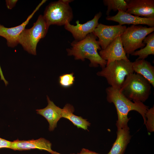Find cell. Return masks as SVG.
Returning a JSON list of instances; mask_svg holds the SVG:
<instances>
[{"mask_svg":"<svg viewBox=\"0 0 154 154\" xmlns=\"http://www.w3.org/2000/svg\"><path fill=\"white\" fill-rule=\"evenodd\" d=\"M107 100L114 105L117 113L118 119L116 125L117 128L128 126L130 118L128 114L131 111L138 112L143 117L145 124L146 121V113L149 107L139 101L132 102L121 94L119 90L109 86L106 88Z\"/></svg>","mask_w":154,"mask_h":154,"instance_id":"6da1fadb","label":"cell"},{"mask_svg":"<svg viewBox=\"0 0 154 154\" xmlns=\"http://www.w3.org/2000/svg\"><path fill=\"white\" fill-rule=\"evenodd\" d=\"M97 38L92 33L81 40H74L71 43L72 47L66 49L68 55L73 56L76 60L84 61L85 58L89 59L90 67H96L99 65L102 68H104L107 62L98 52V50H101V48Z\"/></svg>","mask_w":154,"mask_h":154,"instance_id":"7a4b0ae2","label":"cell"},{"mask_svg":"<svg viewBox=\"0 0 154 154\" xmlns=\"http://www.w3.org/2000/svg\"><path fill=\"white\" fill-rule=\"evenodd\" d=\"M151 86L143 76L133 73L126 76L119 91L130 100L143 103L151 93Z\"/></svg>","mask_w":154,"mask_h":154,"instance_id":"3957f363","label":"cell"},{"mask_svg":"<svg viewBox=\"0 0 154 154\" xmlns=\"http://www.w3.org/2000/svg\"><path fill=\"white\" fill-rule=\"evenodd\" d=\"M134 72L132 62L121 60L107 64L97 74L105 78L110 86L119 90L126 76Z\"/></svg>","mask_w":154,"mask_h":154,"instance_id":"277c9868","label":"cell"},{"mask_svg":"<svg viewBox=\"0 0 154 154\" xmlns=\"http://www.w3.org/2000/svg\"><path fill=\"white\" fill-rule=\"evenodd\" d=\"M49 26L43 15H40L30 29H25L20 35L18 42L30 54L36 55L37 44L40 40L46 36Z\"/></svg>","mask_w":154,"mask_h":154,"instance_id":"5b68a950","label":"cell"},{"mask_svg":"<svg viewBox=\"0 0 154 154\" xmlns=\"http://www.w3.org/2000/svg\"><path fill=\"white\" fill-rule=\"evenodd\" d=\"M154 31V27L132 25L127 27L120 35L126 54L131 55L137 49L144 47L145 46L144 39Z\"/></svg>","mask_w":154,"mask_h":154,"instance_id":"8992f818","label":"cell"},{"mask_svg":"<svg viewBox=\"0 0 154 154\" xmlns=\"http://www.w3.org/2000/svg\"><path fill=\"white\" fill-rule=\"evenodd\" d=\"M72 0H60L52 2L48 5L43 15L47 24L59 26L64 25L72 20L73 14L69 3Z\"/></svg>","mask_w":154,"mask_h":154,"instance_id":"52a82bcc","label":"cell"},{"mask_svg":"<svg viewBox=\"0 0 154 154\" xmlns=\"http://www.w3.org/2000/svg\"><path fill=\"white\" fill-rule=\"evenodd\" d=\"M127 27L120 25H108L99 23L93 32L98 38L102 49H104L117 37L121 35Z\"/></svg>","mask_w":154,"mask_h":154,"instance_id":"ba28073f","label":"cell"},{"mask_svg":"<svg viewBox=\"0 0 154 154\" xmlns=\"http://www.w3.org/2000/svg\"><path fill=\"white\" fill-rule=\"evenodd\" d=\"M102 15L100 12L96 14L93 18L84 24H80L79 21L76 22V25L67 22L64 26L65 29L70 32L75 40L79 41L84 39L88 34L93 32L99 24L98 21Z\"/></svg>","mask_w":154,"mask_h":154,"instance_id":"9c48e42d","label":"cell"},{"mask_svg":"<svg viewBox=\"0 0 154 154\" xmlns=\"http://www.w3.org/2000/svg\"><path fill=\"white\" fill-rule=\"evenodd\" d=\"M46 1L45 0H42L26 20L20 25L14 27L7 28L0 24V36L6 39L9 47H14L19 44L18 38L20 35L25 29L34 14Z\"/></svg>","mask_w":154,"mask_h":154,"instance_id":"30bf717a","label":"cell"},{"mask_svg":"<svg viewBox=\"0 0 154 154\" xmlns=\"http://www.w3.org/2000/svg\"><path fill=\"white\" fill-rule=\"evenodd\" d=\"M127 13L138 17L154 18V0H126Z\"/></svg>","mask_w":154,"mask_h":154,"instance_id":"8fae6325","label":"cell"},{"mask_svg":"<svg viewBox=\"0 0 154 154\" xmlns=\"http://www.w3.org/2000/svg\"><path fill=\"white\" fill-rule=\"evenodd\" d=\"M99 54L107 61V64L116 60H129L123 48L120 35L117 37L104 49H101Z\"/></svg>","mask_w":154,"mask_h":154,"instance_id":"7c38bea8","label":"cell"},{"mask_svg":"<svg viewBox=\"0 0 154 154\" xmlns=\"http://www.w3.org/2000/svg\"><path fill=\"white\" fill-rule=\"evenodd\" d=\"M10 149L14 151H25L37 149L46 151L51 153L52 143L43 138L34 140H20L18 139L12 141Z\"/></svg>","mask_w":154,"mask_h":154,"instance_id":"4fadbf2b","label":"cell"},{"mask_svg":"<svg viewBox=\"0 0 154 154\" xmlns=\"http://www.w3.org/2000/svg\"><path fill=\"white\" fill-rule=\"evenodd\" d=\"M106 19L118 23L119 25L132 24L136 25H145L150 27H154V18H148L134 16L123 11L118 10L117 14L114 16H107Z\"/></svg>","mask_w":154,"mask_h":154,"instance_id":"5bb4252c","label":"cell"},{"mask_svg":"<svg viewBox=\"0 0 154 154\" xmlns=\"http://www.w3.org/2000/svg\"><path fill=\"white\" fill-rule=\"evenodd\" d=\"M48 105L44 108L36 110L37 114L44 117L49 123V130L53 131L57 127V123L62 118V109L56 105L47 96Z\"/></svg>","mask_w":154,"mask_h":154,"instance_id":"9a60e30c","label":"cell"},{"mask_svg":"<svg viewBox=\"0 0 154 154\" xmlns=\"http://www.w3.org/2000/svg\"><path fill=\"white\" fill-rule=\"evenodd\" d=\"M128 126L117 128L116 139L107 154H124L131 138Z\"/></svg>","mask_w":154,"mask_h":154,"instance_id":"2e32d148","label":"cell"},{"mask_svg":"<svg viewBox=\"0 0 154 154\" xmlns=\"http://www.w3.org/2000/svg\"><path fill=\"white\" fill-rule=\"evenodd\" d=\"M134 72L139 74L146 79L151 85L154 86V67L145 59H136L132 62Z\"/></svg>","mask_w":154,"mask_h":154,"instance_id":"e0dca14e","label":"cell"},{"mask_svg":"<svg viewBox=\"0 0 154 154\" xmlns=\"http://www.w3.org/2000/svg\"><path fill=\"white\" fill-rule=\"evenodd\" d=\"M74 111V108L72 105L70 104H66L62 109V118L69 120L78 128L88 130V127L90 125V123L87 119L74 115L73 114Z\"/></svg>","mask_w":154,"mask_h":154,"instance_id":"ac0fdd59","label":"cell"},{"mask_svg":"<svg viewBox=\"0 0 154 154\" xmlns=\"http://www.w3.org/2000/svg\"><path fill=\"white\" fill-rule=\"evenodd\" d=\"M143 42L145 46L139 50H136L131 54L132 56H138L136 59H145L149 55H154V33H151L144 39Z\"/></svg>","mask_w":154,"mask_h":154,"instance_id":"d6986e66","label":"cell"},{"mask_svg":"<svg viewBox=\"0 0 154 154\" xmlns=\"http://www.w3.org/2000/svg\"><path fill=\"white\" fill-rule=\"evenodd\" d=\"M104 4L107 7L106 14L109 16L112 11H116L120 10L126 12L127 9V3L124 0H104Z\"/></svg>","mask_w":154,"mask_h":154,"instance_id":"ffe728a7","label":"cell"},{"mask_svg":"<svg viewBox=\"0 0 154 154\" xmlns=\"http://www.w3.org/2000/svg\"><path fill=\"white\" fill-rule=\"evenodd\" d=\"M146 121L145 125L150 132L154 131V107L148 109L145 114Z\"/></svg>","mask_w":154,"mask_h":154,"instance_id":"44dd1931","label":"cell"},{"mask_svg":"<svg viewBox=\"0 0 154 154\" xmlns=\"http://www.w3.org/2000/svg\"><path fill=\"white\" fill-rule=\"evenodd\" d=\"M73 73L63 74L59 76V83L64 88H68L72 86L74 81L75 77Z\"/></svg>","mask_w":154,"mask_h":154,"instance_id":"7402d4cb","label":"cell"},{"mask_svg":"<svg viewBox=\"0 0 154 154\" xmlns=\"http://www.w3.org/2000/svg\"><path fill=\"white\" fill-rule=\"evenodd\" d=\"M12 141L0 137V149L8 148L10 149Z\"/></svg>","mask_w":154,"mask_h":154,"instance_id":"603a6c76","label":"cell"},{"mask_svg":"<svg viewBox=\"0 0 154 154\" xmlns=\"http://www.w3.org/2000/svg\"><path fill=\"white\" fill-rule=\"evenodd\" d=\"M18 0H6L5 1L7 7L8 9H11L15 5Z\"/></svg>","mask_w":154,"mask_h":154,"instance_id":"cb8c5ba5","label":"cell"},{"mask_svg":"<svg viewBox=\"0 0 154 154\" xmlns=\"http://www.w3.org/2000/svg\"><path fill=\"white\" fill-rule=\"evenodd\" d=\"M78 154H94V151H90L86 149L83 148Z\"/></svg>","mask_w":154,"mask_h":154,"instance_id":"d4e9b609","label":"cell"},{"mask_svg":"<svg viewBox=\"0 0 154 154\" xmlns=\"http://www.w3.org/2000/svg\"><path fill=\"white\" fill-rule=\"evenodd\" d=\"M51 154H62L54 151H53Z\"/></svg>","mask_w":154,"mask_h":154,"instance_id":"484cf974","label":"cell"},{"mask_svg":"<svg viewBox=\"0 0 154 154\" xmlns=\"http://www.w3.org/2000/svg\"><path fill=\"white\" fill-rule=\"evenodd\" d=\"M94 154H99L96 152H94Z\"/></svg>","mask_w":154,"mask_h":154,"instance_id":"4316f807","label":"cell"}]
</instances>
